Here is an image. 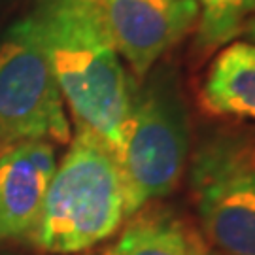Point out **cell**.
Segmentation results:
<instances>
[{
  "label": "cell",
  "mask_w": 255,
  "mask_h": 255,
  "mask_svg": "<svg viewBox=\"0 0 255 255\" xmlns=\"http://www.w3.org/2000/svg\"><path fill=\"white\" fill-rule=\"evenodd\" d=\"M32 17L76 127L93 130L118 155L136 83L95 0H38Z\"/></svg>",
  "instance_id": "cell-1"
},
{
  "label": "cell",
  "mask_w": 255,
  "mask_h": 255,
  "mask_svg": "<svg viewBox=\"0 0 255 255\" xmlns=\"http://www.w3.org/2000/svg\"><path fill=\"white\" fill-rule=\"evenodd\" d=\"M125 219L118 155L99 134L76 127L30 235L34 244L47 254H80L112 237Z\"/></svg>",
  "instance_id": "cell-2"
},
{
  "label": "cell",
  "mask_w": 255,
  "mask_h": 255,
  "mask_svg": "<svg viewBox=\"0 0 255 255\" xmlns=\"http://www.w3.org/2000/svg\"><path fill=\"white\" fill-rule=\"evenodd\" d=\"M189 112L178 76L151 70L134 91L118 161L127 219L180 185L189 159Z\"/></svg>",
  "instance_id": "cell-3"
},
{
  "label": "cell",
  "mask_w": 255,
  "mask_h": 255,
  "mask_svg": "<svg viewBox=\"0 0 255 255\" xmlns=\"http://www.w3.org/2000/svg\"><path fill=\"white\" fill-rule=\"evenodd\" d=\"M189 183L208 246L255 255V159L248 138L206 140L193 157Z\"/></svg>",
  "instance_id": "cell-4"
},
{
  "label": "cell",
  "mask_w": 255,
  "mask_h": 255,
  "mask_svg": "<svg viewBox=\"0 0 255 255\" xmlns=\"http://www.w3.org/2000/svg\"><path fill=\"white\" fill-rule=\"evenodd\" d=\"M63 93L36 19L15 23L0 44V130L8 144L70 142Z\"/></svg>",
  "instance_id": "cell-5"
},
{
  "label": "cell",
  "mask_w": 255,
  "mask_h": 255,
  "mask_svg": "<svg viewBox=\"0 0 255 255\" xmlns=\"http://www.w3.org/2000/svg\"><path fill=\"white\" fill-rule=\"evenodd\" d=\"M123 63L144 80L199 23L195 0H95Z\"/></svg>",
  "instance_id": "cell-6"
},
{
  "label": "cell",
  "mask_w": 255,
  "mask_h": 255,
  "mask_svg": "<svg viewBox=\"0 0 255 255\" xmlns=\"http://www.w3.org/2000/svg\"><path fill=\"white\" fill-rule=\"evenodd\" d=\"M55 168V147L46 140L15 142L0 153V238L34 233Z\"/></svg>",
  "instance_id": "cell-7"
},
{
  "label": "cell",
  "mask_w": 255,
  "mask_h": 255,
  "mask_svg": "<svg viewBox=\"0 0 255 255\" xmlns=\"http://www.w3.org/2000/svg\"><path fill=\"white\" fill-rule=\"evenodd\" d=\"M202 106L214 116L255 121V44L229 42L219 47L201 87Z\"/></svg>",
  "instance_id": "cell-8"
},
{
  "label": "cell",
  "mask_w": 255,
  "mask_h": 255,
  "mask_svg": "<svg viewBox=\"0 0 255 255\" xmlns=\"http://www.w3.org/2000/svg\"><path fill=\"white\" fill-rule=\"evenodd\" d=\"M206 240L187 219L164 208L138 210L101 255H201Z\"/></svg>",
  "instance_id": "cell-9"
},
{
  "label": "cell",
  "mask_w": 255,
  "mask_h": 255,
  "mask_svg": "<svg viewBox=\"0 0 255 255\" xmlns=\"http://www.w3.org/2000/svg\"><path fill=\"white\" fill-rule=\"evenodd\" d=\"M199 6L197 40L199 53L227 46L244 32L248 21L255 17V0H195Z\"/></svg>",
  "instance_id": "cell-10"
},
{
  "label": "cell",
  "mask_w": 255,
  "mask_h": 255,
  "mask_svg": "<svg viewBox=\"0 0 255 255\" xmlns=\"http://www.w3.org/2000/svg\"><path fill=\"white\" fill-rule=\"evenodd\" d=\"M244 32H248L250 40H252V42L255 44V17L248 21V25H246V28H244Z\"/></svg>",
  "instance_id": "cell-11"
},
{
  "label": "cell",
  "mask_w": 255,
  "mask_h": 255,
  "mask_svg": "<svg viewBox=\"0 0 255 255\" xmlns=\"http://www.w3.org/2000/svg\"><path fill=\"white\" fill-rule=\"evenodd\" d=\"M201 255H225V254L219 252V250H216V248L208 246V242H206V246H204V250L201 252Z\"/></svg>",
  "instance_id": "cell-12"
},
{
  "label": "cell",
  "mask_w": 255,
  "mask_h": 255,
  "mask_svg": "<svg viewBox=\"0 0 255 255\" xmlns=\"http://www.w3.org/2000/svg\"><path fill=\"white\" fill-rule=\"evenodd\" d=\"M8 146H9L8 140L4 138V134H2V130H0V153H2V151H4V149H6Z\"/></svg>",
  "instance_id": "cell-13"
},
{
  "label": "cell",
  "mask_w": 255,
  "mask_h": 255,
  "mask_svg": "<svg viewBox=\"0 0 255 255\" xmlns=\"http://www.w3.org/2000/svg\"><path fill=\"white\" fill-rule=\"evenodd\" d=\"M254 159H255V146H254Z\"/></svg>",
  "instance_id": "cell-14"
},
{
  "label": "cell",
  "mask_w": 255,
  "mask_h": 255,
  "mask_svg": "<svg viewBox=\"0 0 255 255\" xmlns=\"http://www.w3.org/2000/svg\"><path fill=\"white\" fill-rule=\"evenodd\" d=\"M83 255H93V254H83Z\"/></svg>",
  "instance_id": "cell-15"
}]
</instances>
